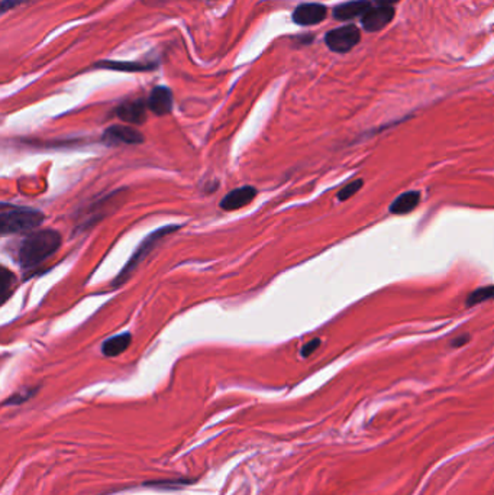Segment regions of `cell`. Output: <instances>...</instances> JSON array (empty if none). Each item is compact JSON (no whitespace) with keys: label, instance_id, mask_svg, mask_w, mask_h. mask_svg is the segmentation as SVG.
Instances as JSON below:
<instances>
[{"label":"cell","instance_id":"1","mask_svg":"<svg viewBox=\"0 0 494 495\" xmlns=\"http://www.w3.org/2000/svg\"><path fill=\"white\" fill-rule=\"evenodd\" d=\"M61 246V235L54 229H41L28 235L18 250V260L24 270H32L49 257H53Z\"/></svg>","mask_w":494,"mask_h":495},{"label":"cell","instance_id":"2","mask_svg":"<svg viewBox=\"0 0 494 495\" xmlns=\"http://www.w3.org/2000/svg\"><path fill=\"white\" fill-rule=\"evenodd\" d=\"M45 216L35 209L4 203L0 209V233L4 236L35 230Z\"/></svg>","mask_w":494,"mask_h":495},{"label":"cell","instance_id":"3","mask_svg":"<svg viewBox=\"0 0 494 495\" xmlns=\"http://www.w3.org/2000/svg\"><path fill=\"white\" fill-rule=\"evenodd\" d=\"M177 229H180V226H166V228H161L153 233L148 235L142 242L141 245L136 248V251L133 252V255L131 257V260L126 262V265L122 268V271L119 272V275L115 278V282L114 285L119 287L122 285L131 275L132 272L136 270V267L148 257L150 255L153 251H154V248L170 233L176 232Z\"/></svg>","mask_w":494,"mask_h":495},{"label":"cell","instance_id":"4","mask_svg":"<svg viewBox=\"0 0 494 495\" xmlns=\"http://www.w3.org/2000/svg\"><path fill=\"white\" fill-rule=\"evenodd\" d=\"M361 41V32L356 25H343L325 35V44L332 53L345 54L354 49Z\"/></svg>","mask_w":494,"mask_h":495},{"label":"cell","instance_id":"5","mask_svg":"<svg viewBox=\"0 0 494 495\" xmlns=\"http://www.w3.org/2000/svg\"><path fill=\"white\" fill-rule=\"evenodd\" d=\"M396 16V9L394 6H377L371 8L361 19L363 28L373 34L384 29L393 19Z\"/></svg>","mask_w":494,"mask_h":495},{"label":"cell","instance_id":"6","mask_svg":"<svg viewBox=\"0 0 494 495\" xmlns=\"http://www.w3.org/2000/svg\"><path fill=\"white\" fill-rule=\"evenodd\" d=\"M328 16V8L321 4H303L293 12V22L301 26L321 24Z\"/></svg>","mask_w":494,"mask_h":495},{"label":"cell","instance_id":"7","mask_svg":"<svg viewBox=\"0 0 494 495\" xmlns=\"http://www.w3.org/2000/svg\"><path fill=\"white\" fill-rule=\"evenodd\" d=\"M104 141L108 145H138L143 142V135L131 126L114 125L105 131Z\"/></svg>","mask_w":494,"mask_h":495},{"label":"cell","instance_id":"8","mask_svg":"<svg viewBox=\"0 0 494 495\" xmlns=\"http://www.w3.org/2000/svg\"><path fill=\"white\" fill-rule=\"evenodd\" d=\"M257 193H258L257 188L253 185L238 187L223 197L222 202H221V209L226 210V212L238 210L246 205H250L254 200V197L257 195Z\"/></svg>","mask_w":494,"mask_h":495},{"label":"cell","instance_id":"9","mask_svg":"<svg viewBox=\"0 0 494 495\" xmlns=\"http://www.w3.org/2000/svg\"><path fill=\"white\" fill-rule=\"evenodd\" d=\"M173 91L166 86H157L148 97V109L157 116H164L173 111Z\"/></svg>","mask_w":494,"mask_h":495},{"label":"cell","instance_id":"10","mask_svg":"<svg viewBox=\"0 0 494 495\" xmlns=\"http://www.w3.org/2000/svg\"><path fill=\"white\" fill-rule=\"evenodd\" d=\"M116 115L123 122L141 125L146 119V105L143 101H141V98H135V101H126L118 106Z\"/></svg>","mask_w":494,"mask_h":495},{"label":"cell","instance_id":"11","mask_svg":"<svg viewBox=\"0 0 494 495\" xmlns=\"http://www.w3.org/2000/svg\"><path fill=\"white\" fill-rule=\"evenodd\" d=\"M370 9H371L370 0H351V2L338 5L333 9V18L342 22L351 21L357 16H364Z\"/></svg>","mask_w":494,"mask_h":495},{"label":"cell","instance_id":"12","mask_svg":"<svg viewBox=\"0 0 494 495\" xmlns=\"http://www.w3.org/2000/svg\"><path fill=\"white\" fill-rule=\"evenodd\" d=\"M94 68L122 71V73H145V71L156 70L157 64L156 63H139V61H112V60H105V61L96 63Z\"/></svg>","mask_w":494,"mask_h":495},{"label":"cell","instance_id":"13","mask_svg":"<svg viewBox=\"0 0 494 495\" xmlns=\"http://www.w3.org/2000/svg\"><path fill=\"white\" fill-rule=\"evenodd\" d=\"M420 203V193L419 191H406L394 199L390 205L388 210L391 215H408L413 212Z\"/></svg>","mask_w":494,"mask_h":495},{"label":"cell","instance_id":"14","mask_svg":"<svg viewBox=\"0 0 494 495\" xmlns=\"http://www.w3.org/2000/svg\"><path fill=\"white\" fill-rule=\"evenodd\" d=\"M131 342H132V335L129 332H123L121 335L112 336L108 340H105V343L102 345V354L108 358L118 357L129 348Z\"/></svg>","mask_w":494,"mask_h":495},{"label":"cell","instance_id":"15","mask_svg":"<svg viewBox=\"0 0 494 495\" xmlns=\"http://www.w3.org/2000/svg\"><path fill=\"white\" fill-rule=\"evenodd\" d=\"M15 287H16V277L8 268H2V271H0V295H2V302L0 303L5 305L8 302Z\"/></svg>","mask_w":494,"mask_h":495},{"label":"cell","instance_id":"16","mask_svg":"<svg viewBox=\"0 0 494 495\" xmlns=\"http://www.w3.org/2000/svg\"><path fill=\"white\" fill-rule=\"evenodd\" d=\"M494 297V285H487V287H481L477 288L475 291H473L465 300V306L467 307H474L480 303H484Z\"/></svg>","mask_w":494,"mask_h":495},{"label":"cell","instance_id":"17","mask_svg":"<svg viewBox=\"0 0 494 495\" xmlns=\"http://www.w3.org/2000/svg\"><path fill=\"white\" fill-rule=\"evenodd\" d=\"M363 184H364L363 180H354V181H351L350 184L345 185V187L338 193V200H339V202L348 200L350 197H353V195L363 187Z\"/></svg>","mask_w":494,"mask_h":495},{"label":"cell","instance_id":"18","mask_svg":"<svg viewBox=\"0 0 494 495\" xmlns=\"http://www.w3.org/2000/svg\"><path fill=\"white\" fill-rule=\"evenodd\" d=\"M34 394H35V389H25V391H21V392L15 394L14 397H11L9 400H6V402H5V406H11V404L16 406V404H21V403L29 400Z\"/></svg>","mask_w":494,"mask_h":495},{"label":"cell","instance_id":"19","mask_svg":"<svg viewBox=\"0 0 494 495\" xmlns=\"http://www.w3.org/2000/svg\"><path fill=\"white\" fill-rule=\"evenodd\" d=\"M319 346H321V339H313V340L308 342V343L303 346V348H302V357H303V358L311 357V355L319 348Z\"/></svg>","mask_w":494,"mask_h":495},{"label":"cell","instance_id":"20","mask_svg":"<svg viewBox=\"0 0 494 495\" xmlns=\"http://www.w3.org/2000/svg\"><path fill=\"white\" fill-rule=\"evenodd\" d=\"M26 2H29V0H4L0 9H2L4 14H6L8 11H12L14 8H16V6L22 5V4H26Z\"/></svg>","mask_w":494,"mask_h":495},{"label":"cell","instance_id":"21","mask_svg":"<svg viewBox=\"0 0 494 495\" xmlns=\"http://www.w3.org/2000/svg\"><path fill=\"white\" fill-rule=\"evenodd\" d=\"M468 340H470V336H468V335H463V336L455 337V339L453 340V343H451V345L454 346V348H460V346L465 345Z\"/></svg>","mask_w":494,"mask_h":495},{"label":"cell","instance_id":"22","mask_svg":"<svg viewBox=\"0 0 494 495\" xmlns=\"http://www.w3.org/2000/svg\"><path fill=\"white\" fill-rule=\"evenodd\" d=\"M398 2H400V0H375L377 6H394Z\"/></svg>","mask_w":494,"mask_h":495}]
</instances>
